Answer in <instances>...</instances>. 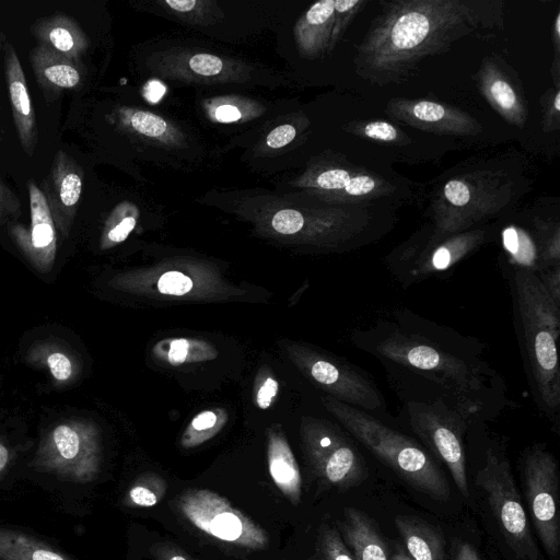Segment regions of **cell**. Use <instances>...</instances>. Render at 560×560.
Masks as SVG:
<instances>
[{
    "label": "cell",
    "instance_id": "83f0119b",
    "mask_svg": "<svg viewBox=\"0 0 560 560\" xmlns=\"http://www.w3.org/2000/svg\"><path fill=\"white\" fill-rule=\"evenodd\" d=\"M0 559L2 560H69L43 544L10 530L0 529Z\"/></svg>",
    "mask_w": 560,
    "mask_h": 560
},
{
    "label": "cell",
    "instance_id": "30bf717a",
    "mask_svg": "<svg viewBox=\"0 0 560 560\" xmlns=\"http://www.w3.org/2000/svg\"><path fill=\"white\" fill-rule=\"evenodd\" d=\"M523 486L536 535L549 560L560 558L559 471L555 456L533 448L523 462Z\"/></svg>",
    "mask_w": 560,
    "mask_h": 560
},
{
    "label": "cell",
    "instance_id": "ba28073f",
    "mask_svg": "<svg viewBox=\"0 0 560 560\" xmlns=\"http://www.w3.org/2000/svg\"><path fill=\"white\" fill-rule=\"evenodd\" d=\"M476 485L486 493L500 529L516 556L521 560H540L509 460L488 450Z\"/></svg>",
    "mask_w": 560,
    "mask_h": 560
},
{
    "label": "cell",
    "instance_id": "74e56055",
    "mask_svg": "<svg viewBox=\"0 0 560 560\" xmlns=\"http://www.w3.org/2000/svg\"><path fill=\"white\" fill-rule=\"evenodd\" d=\"M296 129L291 124H282L272 129L265 139L269 149L276 150L285 147L295 138Z\"/></svg>",
    "mask_w": 560,
    "mask_h": 560
},
{
    "label": "cell",
    "instance_id": "ac0fdd59",
    "mask_svg": "<svg viewBox=\"0 0 560 560\" xmlns=\"http://www.w3.org/2000/svg\"><path fill=\"white\" fill-rule=\"evenodd\" d=\"M354 560H389V550L377 524L357 508H347L336 525Z\"/></svg>",
    "mask_w": 560,
    "mask_h": 560
},
{
    "label": "cell",
    "instance_id": "f35d334b",
    "mask_svg": "<svg viewBox=\"0 0 560 560\" xmlns=\"http://www.w3.org/2000/svg\"><path fill=\"white\" fill-rule=\"evenodd\" d=\"M47 364L51 374L58 381H66L70 377L72 366L70 360L62 353L56 352L48 357Z\"/></svg>",
    "mask_w": 560,
    "mask_h": 560
},
{
    "label": "cell",
    "instance_id": "d6986e66",
    "mask_svg": "<svg viewBox=\"0 0 560 560\" xmlns=\"http://www.w3.org/2000/svg\"><path fill=\"white\" fill-rule=\"evenodd\" d=\"M31 33L38 45L78 63L90 47V39L80 24L63 13L36 21Z\"/></svg>",
    "mask_w": 560,
    "mask_h": 560
},
{
    "label": "cell",
    "instance_id": "b9f144b4",
    "mask_svg": "<svg viewBox=\"0 0 560 560\" xmlns=\"http://www.w3.org/2000/svg\"><path fill=\"white\" fill-rule=\"evenodd\" d=\"M451 560H480L475 547L468 541L453 542Z\"/></svg>",
    "mask_w": 560,
    "mask_h": 560
},
{
    "label": "cell",
    "instance_id": "484cf974",
    "mask_svg": "<svg viewBox=\"0 0 560 560\" xmlns=\"http://www.w3.org/2000/svg\"><path fill=\"white\" fill-rule=\"evenodd\" d=\"M31 209V229L25 232L15 226L18 238L30 244L33 250L40 254H51L56 244L55 222L44 192L34 180L28 182Z\"/></svg>",
    "mask_w": 560,
    "mask_h": 560
},
{
    "label": "cell",
    "instance_id": "4fadbf2b",
    "mask_svg": "<svg viewBox=\"0 0 560 560\" xmlns=\"http://www.w3.org/2000/svg\"><path fill=\"white\" fill-rule=\"evenodd\" d=\"M501 245L513 269L537 273L560 266L559 224L535 220L532 225L510 223L501 231Z\"/></svg>",
    "mask_w": 560,
    "mask_h": 560
},
{
    "label": "cell",
    "instance_id": "d590c367",
    "mask_svg": "<svg viewBox=\"0 0 560 560\" xmlns=\"http://www.w3.org/2000/svg\"><path fill=\"white\" fill-rule=\"evenodd\" d=\"M536 275L549 298L560 307V266L546 268Z\"/></svg>",
    "mask_w": 560,
    "mask_h": 560
},
{
    "label": "cell",
    "instance_id": "60d3db41",
    "mask_svg": "<svg viewBox=\"0 0 560 560\" xmlns=\"http://www.w3.org/2000/svg\"><path fill=\"white\" fill-rule=\"evenodd\" d=\"M20 211V201L0 177V220L10 213Z\"/></svg>",
    "mask_w": 560,
    "mask_h": 560
},
{
    "label": "cell",
    "instance_id": "f546056e",
    "mask_svg": "<svg viewBox=\"0 0 560 560\" xmlns=\"http://www.w3.org/2000/svg\"><path fill=\"white\" fill-rule=\"evenodd\" d=\"M166 482L155 474L140 476L128 491V502L138 508H152L165 495Z\"/></svg>",
    "mask_w": 560,
    "mask_h": 560
},
{
    "label": "cell",
    "instance_id": "7a4b0ae2",
    "mask_svg": "<svg viewBox=\"0 0 560 560\" xmlns=\"http://www.w3.org/2000/svg\"><path fill=\"white\" fill-rule=\"evenodd\" d=\"M357 347L400 365L441 386L466 419L479 413L493 373L474 354L439 337L397 324H382L354 334Z\"/></svg>",
    "mask_w": 560,
    "mask_h": 560
},
{
    "label": "cell",
    "instance_id": "7402d4cb",
    "mask_svg": "<svg viewBox=\"0 0 560 560\" xmlns=\"http://www.w3.org/2000/svg\"><path fill=\"white\" fill-rule=\"evenodd\" d=\"M121 128L144 145L154 149H179V130L161 115L150 110L121 107L118 110Z\"/></svg>",
    "mask_w": 560,
    "mask_h": 560
},
{
    "label": "cell",
    "instance_id": "4dcf8cb0",
    "mask_svg": "<svg viewBox=\"0 0 560 560\" xmlns=\"http://www.w3.org/2000/svg\"><path fill=\"white\" fill-rule=\"evenodd\" d=\"M316 560H354L336 526L323 524L318 529Z\"/></svg>",
    "mask_w": 560,
    "mask_h": 560
},
{
    "label": "cell",
    "instance_id": "e0dca14e",
    "mask_svg": "<svg viewBox=\"0 0 560 560\" xmlns=\"http://www.w3.org/2000/svg\"><path fill=\"white\" fill-rule=\"evenodd\" d=\"M4 73L16 133L24 152L32 156L38 139L35 110L19 56L10 42L4 44Z\"/></svg>",
    "mask_w": 560,
    "mask_h": 560
},
{
    "label": "cell",
    "instance_id": "4316f807",
    "mask_svg": "<svg viewBox=\"0 0 560 560\" xmlns=\"http://www.w3.org/2000/svg\"><path fill=\"white\" fill-rule=\"evenodd\" d=\"M480 86L490 105L509 122L523 126L526 109L510 82L491 63L481 70Z\"/></svg>",
    "mask_w": 560,
    "mask_h": 560
},
{
    "label": "cell",
    "instance_id": "d6a6232c",
    "mask_svg": "<svg viewBox=\"0 0 560 560\" xmlns=\"http://www.w3.org/2000/svg\"><path fill=\"white\" fill-rule=\"evenodd\" d=\"M126 206L119 205L107 222L106 240L110 243L124 242L136 226L137 219L132 214H127Z\"/></svg>",
    "mask_w": 560,
    "mask_h": 560
},
{
    "label": "cell",
    "instance_id": "603a6c76",
    "mask_svg": "<svg viewBox=\"0 0 560 560\" xmlns=\"http://www.w3.org/2000/svg\"><path fill=\"white\" fill-rule=\"evenodd\" d=\"M394 523L412 560H445V540L438 527L410 515H397Z\"/></svg>",
    "mask_w": 560,
    "mask_h": 560
},
{
    "label": "cell",
    "instance_id": "cb8c5ba5",
    "mask_svg": "<svg viewBox=\"0 0 560 560\" xmlns=\"http://www.w3.org/2000/svg\"><path fill=\"white\" fill-rule=\"evenodd\" d=\"M267 455L273 483L291 504L298 505L302 497V477L298 462L281 433L269 434Z\"/></svg>",
    "mask_w": 560,
    "mask_h": 560
},
{
    "label": "cell",
    "instance_id": "9c48e42d",
    "mask_svg": "<svg viewBox=\"0 0 560 560\" xmlns=\"http://www.w3.org/2000/svg\"><path fill=\"white\" fill-rule=\"evenodd\" d=\"M413 432L448 469L463 497L469 498L464 444L465 417L456 409L411 400L407 404Z\"/></svg>",
    "mask_w": 560,
    "mask_h": 560
},
{
    "label": "cell",
    "instance_id": "6da1fadb",
    "mask_svg": "<svg viewBox=\"0 0 560 560\" xmlns=\"http://www.w3.org/2000/svg\"><path fill=\"white\" fill-rule=\"evenodd\" d=\"M483 20L468 1L388 2L358 50L357 71L374 83L401 80L424 57L446 50Z\"/></svg>",
    "mask_w": 560,
    "mask_h": 560
},
{
    "label": "cell",
    "instance_id": "ffe728a7",
    "mask_svg": "<svg viewBox=\"0 0 560 560\" xmlns=\"http://www.w3.org/2000/svg\"><path fill=\"white\" fill-rule=\"evenodd\" d=\"M156 71L164 75L188 78L198 81L228 82L241 79V65L234 66L232 60L210 52H174Z\"/></svg>",
    "mask_w": 560,
    "mask_h": 560
},
{
    "label": "cell",
    "instance_id": "3957f363",
    "mask_svg": "<svg viewBox=\"0 0 560 560\" xmlns=\"http://www.w3.org/2000/svg\"><path fill=\"white\" fill-rule=\"evenodd\" d=\"M512 276L532 387L542 410L557 419L560 407V307L549 298L536 273L513 269Z\"/></svg>",
    "mask_w": 560,
    "mask_h": 560
},
{
    "label": "cell",
    "instance_id": "f1b7e54d",
    "mask_svg": "<svg viewBox=\"0 0 560 560\" xmlns=\"http://www.w3.org/2000/svg\"><path fill=\"white\" fill-rule=\"evenodd\" d=\"M154 352L172 365L202 361L215 357V351L209 348L208 345L186 338L160 342L156 345Z\"/></svg>",
    "mask_w": 560,
    "mask_h": 560
},
{
    "label": "cell",
    "instance_id": "9a60e30c",
    "mask_svg": "<svg viewBox=\"0 0 560 560\" xmlns=\"http://www.w3.org/2000/svg\"><path fill=\"white\" fill-rule=\"evenodd\" d=\"M83 185L81 166L63 150H58L44 180V196L54 222L60 229L70 226L80 203Z\"/></svg>",
    "mask_w": 560,
    "mask_h": 560
},
{
    "label": "cell",
    "instance_id": "f6af8a7d",
    "mask_svg": "<svg viewBox=\"0 0 560 560\" xmlns=\"http://www.w3.org/2000/svg\"><path fill=\"white\" fill-rule=\"evenodd\" d=\"M389 560H412L409 555L406 552L404 548L399 545H396L392 555L389 556Z\"/></svg>",
    "mask_w": 560,
    "mask_h": 560
},
{
    "label": "cell",
    "instance_id": "1f68e13d",
    "mask_svg": "<svg viewBox=\"0 0 560 560\" xmlns=\"http://www.w3.org/2000/svg\"><path fill=\"white\" fill-rule=\"evenodd\" d=\"M223 422V420H219V416L214 411L207 410L198 413L183 435V446L194 447L209 440L222 427Z\"/></svg>",
    "mask_w": 560,
    "mask_h": 560
},
{
    "label": "cell",
    "instance_id": "8fae6325",
    "mask_svg": "<svg viewBox=\"0 0 560 560\" xmlns=\"http://www.w3.org/2000/svg\"><path fill=\"white\" fill-rule=\"evenodd\" d=\"M304 444L311 468L325 486L348 490L368 478L361 453L330 423L314 421L307 424Z\"/></svg>",
    "mask_w": 560,
    "mask_h": 560
},
{
    "label": "cell",
    "instance_id": "5b68a950",
    "mask_svg": "<svg viewBox=\"0 0 560 560\" xmlns=\"http://www.w3.org/2000/svg\"><path fill=\"white\" fill-rule=\"evenodd\" d=\"M258 218H266L280 235L303 236L306 242L329 249H353L377 238L375 219L366 209L350 207L300 208L280 198L256 197Z\"/></svg>",
    "mask_w": 560,
    "mask_h": 560
},
{
    "label": "cell",
    "instance_id": "44dd1931",
    "mask_svg": "<svg viewBox=\"0 0 560 560\" xmlns=\"http://www.w3.org/2000/svg\"><path fill=\"white\" fill-rule=\"evenodd\" d=\"M36 80L47 95L78 88L83 80L80 63L37 45L30 52Z\"/></svg>",
    "mask_w": 560,
    "mask_h": 560
},
{
    "label": "cell",
    "instance_id": "5bb4252c",
    "mask_svg": "<svg viewBox=\"0 0 560 560\" xmlns=\"http://www.w3.org/2000/svg\"><path fill=\"white\" fill-rule=\"evenodd\" d=\"M295 186L311 198L358 202L389 194L392 187L366 173L335 166H317L302 175Z\"/></svg>",
    "mask_w": 560,
    "mask_h": 560
},
{
    "label": "cell",
    "instance_id": "ab89813d",
    "mask_svg": "<svg viewBox=\"0 0 560 560\" xmlns=\"http://www.w3.org/2000/svg\"><path fill=\"white\" fill-rule=\"evenodd\" d=\"M278 382L267 377L256 393V404L261 409H267L278 394Z\"/></svg>",
    "mask_w": 560,
    "mask_h": 560
},
{
    "label": "cell",
    "instance_id": "52a82bcc",
    "mask_svg": "<svg viewBox=\"0 0 560 560\" xmlns=\"http://www.w3.org/2000/svg\"><path fill=\"white\" fill-rule=\"evenodd\" d=\"M177 510L194 527L224 544L246 550L265 549L267 533L230 501L209 489H189L176 499Z\"/></svg>",
    "mask_w": 560,
    "mask_h": 560
},
{
    "label": "cell",
    "instance_id": "ee69618b",
    "mask_svg": "<svg viewBox=\"0 0 560 560\" xmlns=\"http://www.w3.org/2000/svg\"><path fill=\"white\" fill-rule=\"evenodd\" d=\"M155 560H197L173 545H162L154 551Z\"/></svg>",
    "mask_w": 560,
    "mask_h": 560
},
{
    "label": "cell",
    "instance_id": "8d00e7d4",
    "mask_svg": "<svg viewBox=\"0 0 560 560\" xmlns=\"http://www.w3.org/2000/svg\"><path fill=\"white\" fill-rule=\"evenodd\" d=\"M361 132L370 139L384 142H393L398 137L397 129L392 124L382 120L365 124Z\"/></svg>",
    "mask_w": 560,
    "mask_h": 560
},
{
    "label": "cell",
    "instance_id": "e575fe53",
    "mask_svg": "<svg viewBox=\"0 0 560 560\" xmlns=\"http://www.w3.org/2000/svg\"><path fill=\"white\" fill-rule=\"evenodd\" d=\"M192 281L179 271H167L158 280V290L162 294L184 295L192 289Z\"/></svg>",
    "mask_w": 560,
    "mask_h": 560
},
{
    "label": "cell",
    "instance_id": "7bdbcfd3",
    "mask_svg": "<svg viewBox=\"0 0 560 560\" xmlns=\"http://www.w3.org/2000/svg\"><path fill=\"white\" fill-rule=\"evenodd\" d=\"M242 110L234 104L224 103L215 107L214 119L219 122H234L242 118Z\"/></svg>",
    "mask_w": 560,
    "mask_h": 560
},
{
    "label": "cell",
    "instance_id": "bcb514c9",
    "mask_svg": "<svg viewBox=\"0 0 560 560\" xmlns=\"http://www.w3.org/2000/svg\"><path fill=\"white\" fill-rule=\"evenodd\" d=\"M9 459V452L5 446L0 444V471L5 467Z\"/></svg>",
    "mask_w": 560,
    "mask_h": 560
},
{
    "label": "cell",
    "instance_id": "8992f818",
    "mask_svg": "<svg viewBox=\"0 0 560 560\" xmlns=\"http://www.w3.org/2000/svg\"><path fill=\"white\" fill-rule=\"evenodd\" d=\"M487 236L485 229L451 235H436L431 231L395 248L385 262L393 277L407 288L451 269L478 249Z\"/></svg>",
    "mask_w": 560,
    "mask_h": 560
},
{
    "label": "cell",
    "instance_id": "d4e9b609",
    "mask_svg": "<svg viewBox=\"0 0 560 560\" xmlns=\"http://www.w3.org/2000/svg\"><path fill=\"white\" fill-rule=\"evenodd\" d=\"M336 19L335 0L314 3L299 22L298 38L302 50L317 56L329 51Z\"/></svg>",
    "mask_w": 560,
    "mask_h": 560
},
{
    "label": "cell",
    "instance_id": "836d02e7",
    "mask_svg": "<svg viewBox=\"0 0 560 560\" xmlns=\"http://www.w3.org/2000/svg\"><path fill=\"white\" fill-rule=\"evenodd\" d=\"M52 438L61 457L72 459L78 455L80 439L72 428L65 424L58 425L52 432Z\"/></svg>",
    "mask_w": 560,
    "mask_h": 560
},
{
    "label": "cell",
    "instance_id": "277c9868",
    "mask_svg": "<svg viewBox=\"0 0 560 560\" xmlns=\"http://www.w3.org/2000/svg\"><path fill=\"white\" fill-rule=\"evenodd\" d=\"M324 402L352 436L411 488L434 500H448L451 489L446 477L433 457L415 440L366 411L332 397H327Z\"/></svg>",
    "mask_w": 560,
    "mask_h": 560
},
{
    "label": "cell",
    "instance_id": "2e32d148",
    "mask_svg": "<svg viewBox=\"0 0 560 560\" xmlns=\"http://www.w3.org/2000/svg\"><path fill=\"white\" fill-rule=\"evenodd\" d=\"M388 112L398 120L433 132L474 135L480 130L478 122L466 113L431 101L394 100Z\"/></svg>",
    "mask_w": 560,
    "mask_h": 560
},
{
    "label": "cell",
    "instance_id": "7c38bea8",
    "mask_svg": "<svg viewBox=\"0 0 560 560\" xmlns=\"http://www.w3.org/2000/svg\"><path fill=\"white\" fill-rule=\"evenodd\" d=\"M298 362L306 375L332 398L363 411L384 408L376 386L358 370L313 350L301 349Z\"/></svg>",
    "mask_w": 560,
    "mask_h": 560
}]
</instances>
